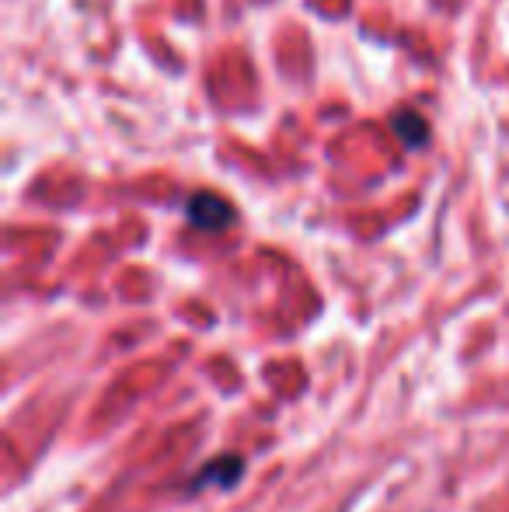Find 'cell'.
Returning a JSON list of instances; mask_svg holds the SVG:
<instances>
[{
	"instance_id": "obj_2",
	"label": "cell",
	"mask_w": 509,
	"mask_h": 512,
	"mask_svg": "<svg viewBox=\"0 0 509 512\" xmlns=\"http://www.w3.org/2000/svg\"><path fill=\"white\" fill-rule=\"evenodd\" d=\"M245 457H238V453H227V457H213L210 464L203 467V471L196 474V478L189 481V492H203V488H220V492H231V488H238L241 481H245Z\"/></svg>"
},
{
	"instance_id": "obj_3",
	"label": "cell",
	"mask_w": 509,
	"mask_h": 512,
	"mask_svg": "<svg viewBox=\"0 0 509 512\" xmlns=\"http://www.w3.org/2000/svg\"><path fill=\"white\" fill-rule=\"evenodd\" d=\"M391 129L408 150H419V147H426V143H429V122L422 119L419 112H398L391 119Z\"/></svg>"
},
{
	"instance_id": "obj_1",
	"label": "cell",
	"mask_w": 509,
	"mask_h": 512,
	"mask_svg": "<svg viewBox=\"0 0 509 512\" xmlns=\"http://www.w3.org/2000/svg\"><path fill=\"white\" fill-rule=\"evenodd\" d=\"M185 216H189L192 227L217 234V230H227L238 220V209L227 203L224 196H217V192H196V196H189V203H185Z\"/></svg>"
}]
</instances>
